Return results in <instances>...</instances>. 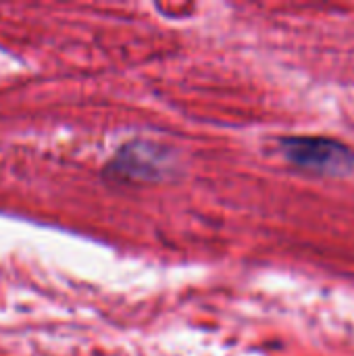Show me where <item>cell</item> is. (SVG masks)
<instances>
[{
    "mask_svg": "<svg viewBox=\"0 0 354 356\" xmlns=\"http://www.w3.org/2000/svg\"><path fill=\"white\" fill-rule=\"evenodd\" d=\"M282 150L290 163L319 171L342 175L354 167V152L342 142L323 136H290L282 140Z\"/></svg>",
    "mask_w": 354,
    "mask_h": 356,
    "instance_id": "1",
    "label": "cell"
}]
</instances>
